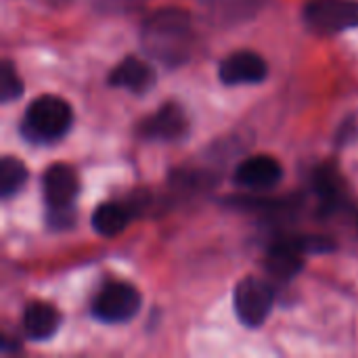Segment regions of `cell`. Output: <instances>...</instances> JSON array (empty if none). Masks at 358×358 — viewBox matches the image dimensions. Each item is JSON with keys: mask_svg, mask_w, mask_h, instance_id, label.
<instances>
[{"mask_svg": "<svg viewBox=\"0 0 358 358\" xmlns=\"http://www.w3.org/2000/svg\"><path fill=\"white\" fill-rule=\"evenodd\" d=\"M73 124L71 105L55 94L34 99L21 120V136L34 145H48L61 141Z\"/></svg>", "mask_w": 358, "mask_h": 358, "instance_id": "1", "label": "cell"}, {"mask_svg": "<svg viewBox=\"0 0 358 358\" xmlns=\"http://www.w3.org/2000/svg\"><path fill=\"white\" fill-rule=\"evenodd\" d=\"M189 15L178 8H164L145 23V46L164 63L182 61L189 42Z\"/></svg>", "mask_w": 358, "mask_h": 358, "instance_id": "2", "label": "cell"}, {"mask_svg": "<svg viewBox=\"0 0 358 358\" xmlns=\"http://www.w3.org/2000/svg\"><path fill=\"white\" fill-rule=\"evenodd\" d=\"M42 195L48 208V222L52 227H65L69 214H73V203L80 195L78 172L69 164H52L42 174Z\"/></svg>", "mask_w": 358, "mask_h": 358, "instance_id": "3", "label": "cell"}, {"mask_svg": "<svg viewBox=\"0 0 358 358\" xmlns=\"http://www.w3.org/2000/svg\"><path fill=\"white\" fill-rule=\"evenodd\" d=\"M141 292L126 281L105 283L92 300L90 313L96 321L107 325H124L141 310Z\"/></svg>", "mask_w": 358, "mask_h": 358, "instance_id": "4", "label": "cell"}, {"mask_svg": "<svg viewBox=\"0 0 358 358\" xmlns=\"http://www.w3.org/2000/svg\"><path fill=\"white\" fill-rule=\"evenodd\" d=\"M275 306L273 287L260 277H243L233 292V308L239 323L248 329H258L266 323Z\"/></svg>", "mask_w": 358, "mask_h": 358, "instance_id": "5", "label": "cell"}, {"mask_svg": "<svg viewBox=\"0 0 358 358\" xmlns=\"http://www.w3.org/2000/svg\"><path fill=\"white\" fill-rule=\"evenodd\" d=\"M304 21L317 34H340L358 27V0H317L304 10Z\"/></svg>", "mask_w": 358, "mask_h": 358, "instance_id": "6", "label": "cell"}, {"mask_svg": "<svg viewBox=\"0 0 358 358\" xmlns=\"http://www.w3.org/2000/svg\"><path fill=\"white\" fill-rule=\"evenodd\" d=\"M283 166L279 159H275L273 155H252L245 157L233 174V180L237 187L245 189V191H254V193H262V191H271L275 189L281 180H283Z\"/></svg>", "mask_w": 358, "mask_h": 358, "instance_id": "7", "label": "cell"}, {"mask_svg": "<svg viewBox=\"0 0 358 358\" xmlns=\"http://www.w3.org/2000/svg\"><path fill=\"white\" fill-rule=\"evenodd\" d=\"M218 78L224 86L260 84L268 78V65L254 50H235L220 61Z\"/></svg>", "mask_w": 358, "mask_h": 358, "instance_id": "8", "label": "cell"}, {"mask_svg": "<svg viewBox=\"0 0 358 358\" xmlns=\"http://www.w3.org/2000/svg\"><path fill=\"white\" fill-rule=\"evenodd\" d=\"M189 117L187 111L176 103H164L153 115L145 117L138 126V134L147 141L174 143L187 136Z\"/></svg>", "mask_w": 358, "mask_h": 358, "instance_id": "9", "label": "cell"}, {"mask_svg": "<svg viewBox=\"0 0 358 358\" xmlns=\"http://www.w3.org/2000/svg\"><path fill=\"white\" fill-rule=\"evenodd\" d=\"M109 84L134 94H145L151 86H155V71L147 61L138 57H126L111 69Z\"/></svg>", "mask_w": 358, "mask_h": 358, "instance_id": "10", "label": "cell"}, {"mask_svg": "<svg viewBox=\"0 0 358 358\" xmlns=\"http://www.w3.org/2000/svg\"><path fill=\"white\" fill-rule=\"evenodd\" d=\"M61 323H63L61 313L48 302L34 300L23 310V331H25L27 340H31V342L50 340L59 331Z\"/></svg>", "mask_w": 358, "mask_h": 358, "instance_id": "11", "label": "cell"}, {"mask_svg": "<svg viewBox=\"0 0 358 358\" xmlns=\"http://www.w3.org/2000/svg\"><path fill=\"white\" fill-rule=\"evenodd\" d=\"M304 248L300 239H289V241H279L268 250L266 256V268L281 281L294 279L302 266H304Z\"/></svg>", "mask_w": 358, "mask_h": 358, "instance_id": "12", "label": "cell"}, {"mask_svg": "<svg viewBox=\"0 0 358 358\" xmlns=\"http://www.w3.org/2000/svg\"><path fill=\"white\" fill-rule=\"evenodd\" d=\"M130 220H132V210L122 201H105L96 206L90 218L94 233L107 239L122 235L128 229Z\"/></svg>", "mask_w": 358, "mask_h": 358, "instance_id": "13", "label": "cell"}, {"mask_svg": "<svg viewBox=\"0 0 358 358\" xmlns=\"http://www.w3.org/2000/svg\"><path fill=\"white\" fill-rule=\"evenodd\" d=\"M27 178H29V170L21 159L13 155H4L0 159V195L4 199L17 195L27 182Z\"/></svg>", "mask_w": 358, "mask_h": 358, "instance_id": "14", "label": "cell"}, {"mask_svg": "<svg viewBox=\"0 0 358 358\" xmlns=\"http://www.w3.org/2000/svg\"><path fill=\"white\" fill-rule=\"evenodd\" d=\"M23 94V80L19 78L13 61L4 59L0 65V103L8 105Z\"/></svg>", "mask_w": 358, "mask_h": 358, "instance_id": "15", "label": "cell"}]
</instances>
